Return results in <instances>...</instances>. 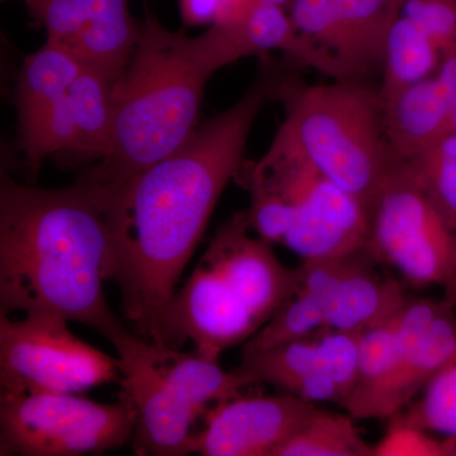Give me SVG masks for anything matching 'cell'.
I'll return each mask as SVG.
<instances>
[{
    "mask_svg": "<svg viewBox=\"0 0 456 456\" xmlns=\"http://www.w3.org/2000/svg\"><path fill=\"white\" fill-rule=\"evenodd\" d=\"M248 191L251 202L246 211L251 230L269 244H283L296 217V209L277 194L256 188Z\"/></svg>",
    "mask_w": 456,
    "mask_h": 456,
    "instance_id": "obj_31",
    "label": "cell"
},
{
    "mask_svg": "<svg viewBox=\"0 0 456 456\" xmlns=\"http://www.w3.org/2000/svg\"><path fill=\"white\" fill-rule=\"evenodd\" d=\"M449 101L436 75H432L384 103L389 141L402 160L446 134L454 110Z\"/></svg>",
    "mask_w": 456,
    "mask_h": 456,
    "instance_id": "obj_19",
    "label": "cell"
},
{
    "mask_svg": "<svg viewBox=\"0 0 456 456\" xmlns=\"http://www.w3.org/2000/svg\"><path fill=\"white\" fill-rule=\"evenodd\" d=\"M245 183L292 204L296 217L283 244L303 261L367 248L368 209L277 134L266 154L246 169Z\"/></svg>",
    "mask_w": 456,
    "mask_h": 456,
    "instance_id": "obj_5",
    "label": "cell"
},
{
    "mask_svg": "<svg viewBox=\"0 0 456 456\" xmlns=\"http://www.w3.org/2000/svg\"><path fill=\"white\" fill-rule=\"evenodd\" d=\"M250 230L248 211L235 213L213 237L202 259L221 273L261 327L292 297L297 270L285 266L272 244L250 236Z\"/></svg>",
    "mask_w": 456,
    "mask_h": 456,
    "instance_id": "obj_14",
    "label": "cell"
},
{
    "mask_svg": "<svg viewBox=\"0 0 456 456\" xmlns=\"http://www.w3.org/2000/svg\"><path fill=\"white\" fill-rule=\"evenodd\" d=\"M45 29L46 41L62 44L114 12L128 8V0H20Z\"/></svg>",
    "mask_w": 456,
    "mask_h": 456,
    "instance_id": "obj_25",
    "label": "cell"
},
{
    "mask_svg": "<svg viewBox=\"0 0 456 456\" xmlns=\"http://www.w3.org/2000/svg\"><path fill=\"white\" fill-rule=\"evenodd\" d=\"M116 82L95 69L84 68L38 130L20 145L33 171L56 152L103 159L113 132Z\"/></svg>",
    "mask_w": 456,
    "mask_h": 456,
    "instance_id": "obj_13",
    "label": "cell"
},
{
    "mask_svg": "<svg viewBox=\"0 0 456 456\" xmlns=\"http://www.w3.org/2000/svg\"><path fill=\"white\" fill-rule=\"evenodd\" d=\"M364 248L336 285L326 314V330L364 334L392 320L408 297L401 283L380 277Z\"/></svg>",
    "mask_w": 456,
    "mask_h": 456,
    "instance_id": "obj_16",
    "label": "cell"
},
{
    "mask_svg": "<svg viewBox=\"0 0 456 456\" xmlns=\"http://www.w3.org/2000/svg\"><path fill=\"white\" fill-rule=\"evenodd\" d=\"M273 456H374L353 416L316 408L310 419Z\"/></svg>",
    "mask_w": 456,
    "mask_h": 456,
    "instance_id": "obj_22",
    "label": "cell"
},
{
    "mask_svg": "<svg viewBox=\"0 0 456 456\" xmlns=\"http://www.w3.org/2000/svg\"><path fill=\"white\" fill-rule=\"evenodd\" d=\"M136 411L121 395L99 403L68 393L0 395V455H99L134 436Z\"/></svg>",
    "mask_w": 456,
    "mask_h": 456,
    "instance_id": "obj_6",
    "label": "cell"
},
{
    "mask_svg": "<svg viewBox=\"0 0 456 456\" xmlns=\"http://www.w3.org/2000/svg\"><path fill=\"white\" fill-rule=\"evenodd\" d=\"M213 26L220 31L236 61L269 51H281L302 65L301 40L283 7L257 4L244 20Z\"/></svg>",
    "mask_w": 456,
    "mask_h": 456,
    "instance_id": "obj_21",
    "label": "cell"
},
{
    "mask_svg": "<svg viewBox=\"0 0 456 456\" xmlns=\"http://www.w3.org/2000/svg\"><path fill=\"white\" fill-rule=\"evenodd\" d=\"M446 298L456 307V277L450 283L445 285Z\"/></svg>",
    "mask_w": 456,
    "mask_h": 456,
    "instance_id": "obj_33",
    "label": "cell"
},
{
    "mask_svg": "<svg viewBox=\"0 0 456 456\" xmlns=\"http://www.w3.org/2000/svg\"><path fill=\"white\" fill-rule=\"evenodd\" d=\"M367 250L417 287L456 277V232L417 184L404 160L369 213Z\"/></svg>",
    "mask_w": 456,
    "mask_h": 456,
    "instance_id": "obj_8",
    "label": "cell"
},
{
    "mask_svg": "<svg viewBox=\"0 0 456 456\" xmlns=\"http://www.w3.org/2000/svg\"><path fill=\"white\" fill-rule=\"evenodd\" d=\"M395 316L388 322L362 334L358 382L350 397L368 391L382 382L398 364L402 356L419 344L426 335L422 338H411L401 334L397 329Z\"/></svg>",
    "mask_w": 456,
    "mask_h": 456,
    "instance_id": "obj_26",
    "label": "cell"
},
{
    "mask_svg": "<svg viewBox=\"0 0 456 456\" xmlns=\"http://www.w3.org/2000/svg\"><path fill=\"white\" fill-rule=\"evenodd\" d=\"M110 261L108 191L83 176L59 189L3 179L0 314H59L110 341L126 329L104 296Z\"/></svg>",
    "mask_w": 456,
    "mask_h": 456,
    "instance_id": "obj_2",
    "label": "cell"
},
{
    "mask_svg": "<svg viewBox=\"0 0 456 456\" xmlns=\"http://www.w3.org/2000/svg\"><path fill=\"white\" fill-rule=\"evenodd\" d=\"M404 163L456 232V132H446Z\"/></svg>",
    "mask_w": 456,
    "mask_h": 456,
    "instance_id": "obj_24",
    "label": "cell"
},
{
    "mask_svg": "<svg viewBox=\"0 0 456 456\" xmlns=\"http://www.w3.org/2000/svg\"><path fill=\"white\" fill-rule=\"evenodd\" d=\"M404 413L426 430L456 440V355Z\"/></svg>",
    "mask_w": 456,
    "mask_h": 456,
    "instance_id": "obj_27",
    "label": "cell"
},
{
    "mask_svg": "<svg viewBox=\"0 0 456 456\" xmlns=\"http://www.w3.org/2000/svg\"><path fill=\"white\" fill-rule=\"evenodd\" d=\"M446 132H456V108L452 110L448 123V130Z\"/></svg>",
    "mask_w": 456,
    "mask_h": 456,
    "instance_id": "obj_35",
    "label": "cell"
},
{
    "mask_svg": "<svg viewBox=\"0 0 456 456\" xmlns=\"http://www.w3.org/2000/svg\"><path fill=\"white\" fill-rule=\"evenodd\" d=\"M59 314L37 312L11 320L0 314L2 392L80 395L122 382L118 358L95 349Z\"/></svg>",
    "mask_w": 456,
    "mask_h": 456,
    "instance_id": "obj_7",
    "label": "cell"
},
{
    "mask_svg": "<svg viewBox=\"0 0 456 456\" xmlns=\"http://www.w3.org/2000/svg\"><path fill=\"white\" fill-rule=\"evenodd\" d=\"M220 47L211 29L189 37L147 13L114 86L110 151L83 178L114 193L178 150L196 130L209 77L230 65Z\"/></svg>",
    "mask_w": 456,
    "mask_h": 456,
    "instance_id": "obj_3",
    "label": "cell"
},
{
    "mask_svg": "<svg viewBox=\"0 0 456 456\" xmlns=\"http://www.w3.org/2000/svg\"><path fill=\"white\" fill-rule=\"evenodd\" d=\"M316 404L296 395H237L207 411L197 435L203 456H273L310 419Z\"/></svg>",
    "mask_w": 456,
    "mask_h": 456,
    "instance_id": "obj_12",
    "label": "cell"
},
{
    "mask_svg": "<svg viewBox=\"0 0 456 456\" xmlns=\"http://www.w3.org/2000/svg\"><path fill=\"white\" fill-rule=\"evenodd\" d=\"M327 301L310 290L296 288L287 302L259 331L248 338L241 354L255 353L314 338L326 330Z\"/></svg>",
    "mask_w": 456,
    "mask_h": 456,
    "instance_id": "obj_23",
    "label": "cell"
},
{
    "mask_svg": "<svg viewBox=\"0 0 456 456\" xmlns=\"http://www.w3.org/2000/svg\"><path fill=\"white\" fill-rule=\"evenodd\" d=\"M260 4H272L279 5V7H285L287 4H292L293 0H256Z\"/></svg>",
    "mask_w": 456,
    "mask_h": 456,
    "instance_id": "obj_34",
    "label": "cell"
},
{
    "mask_svg": "<svg viewBox=\"0 0 456 456\" xmlns=\"http://www.w3.org/2000/svg\"><path fill=\"white\" fill-rule=\"evenodd\" d=\"M388 419L386 434L373 445L374 456H456V440L435 439L402 411Z\"/></svg>",
    "mask_w": 456,
    "mask_h": 456,
    "instance_id": "obj_28",
    "label": "cell"
},
{
    "mask_svg": "<svg viewBox=\"0 0 456 456\" xmlns=\"http://www.w3.org/2000/svg\"><path fill=\"white\" fill-rule=\"evenodd\" d=\"M285 118L277 136L292 145L368 212L402 159L387 132L379 86L364 80H279Z\"/></svg>",
    "mask_w": 456,
    "mask_h": 456,
    "instance_id": "obj_4",
    "label": "cell"
},
{
    "mask_svg": "<svg viewBox=\"0 0 456 456\" xmlns=\"http://www.w3.org/2000/svg\"><path fill=\"white\" fill-rule=\"evenodd\" d=\"M183 20L188 26L213 23L221 0H179Z\"/></svg>",
    "mask_w": 456,
    "mask_h": 456,
    "instance_id": "obj_32",
    "label": "cell"
},
{
    "mask_svg": "<svg viewBox=\"0 0 456 456\" xmlns=\"http://www.w3.org/2000/svg\"><path fill=\"white\" fill-rule=\"evenodd\" d=\"M443 56L430 36L410 18L399 14L389 29L379 84L384 103L408 86L439 70Z\"/></svg>",
    "mask_w": 456,
    "mask_h": 456,
    "instance_id": "obj_20",
    "label": "cell"
},
{
    "mask_svg": "<svg viewBox=\"0 0 456 456\" xmlns=\"http://www.w3.org/2000/svg\"><path fill=\"white\" fill-rule=\"evenodd\" d=\"M83 69L77 57L49 41L26 57L14 89L20 145L38 130Z\"/></svg>",
    "mask_w": 456,
    "mask_h": 456,
    "instance_id": "obj_18",
    "label": "cell"
},
{
    "mask_svg": "<svg viewBox=\"0 0 456 456\" xmlns=\"http://www.w3.org/2000/svg\"><path fill=\"white\" fill-rule=\"evenodd\" d=\"M399 14L430 36L443 59L456 53V0H402Z\"/></svg>",
    "mask_w": 456,
    "mask_h": 456,
    "instance_id": "obj_30",
    "label": "cell"
},
{
    "mask_svg": "<svg viewBox=\"0 0 456 456\" xmlns=\"http://www.w3.org/2000/svg\"><path fill=\"white\" fill-rule=\"evenodd\" d=\"M118 354L122 395L136 411L134 452L141 456L197 454L200 416L164 379L150 355V341L123 330L110 341Z\"/></svg>",
    "mask_w": 456,
    "mask_h": 456,
    "instance_id": "obj_10",
    "label": "cell"
},
{
    "mask_svg": "<svg viewBox=\"0 0 456 456\" xmlns=\"http://www.w3.org/2000/svg\"><path fill=\"white\" fill-rule=\"evenodd\" d=\"M360 338L362 334L334 330H323L316 335L323 365L340 392L341 407L358 382Z\"/></svg>",
    "mask_w": 456,
    "mask_h": 456,
    "instance_id": "obj_29",
    "label": "cell"
},
{
    "mask_svg": "<svg viewBox=\"0 0 456 456\" xmlns=\"http://www.w3.org/2000/svg\"><path fill=\"white\" fill-rule=\"evenodd\" d=\"M259 330L253 314L226 279L200 259L165 308L158 345L179 350L185 341H191L196 353L218 362L224 351L248 341Z\"/></svg>",
    "mask_w": 456,
    "mask_h": 456,
    "instance_id": "obj_11",
    "label": "cell"
},
{
    "mask_svg": "<svg viewBox=\"0 0 456 456\" xmlns=\"http://www.w3.org/2000/svg\"><path fill=\"white\" fill-rule=\"evenodd\" d=\"M253 383H266L305 401L341 404L338 387L327 373L316 336L270 349L241 354L236 368Z\"/></svg>",
    "mask_w": 456,
    "mask_h": 456,
    "instance_id": "obj_17",
    "label": "cell"
},
{
    "mask_svg": "<svg viewBox=\"0 0 456 456\" xmlns=\"http://www.w3.org/2000/svg\"><path fill=\"white\" fill-rule=\"evenodd\" d=\"M402 0H325L305 9L294 26L305 66L332 80L382 77L389 29Z\"/></svg>",
    "mask_w": 456,
    "mask_h": 456,
    "instance_id": "obj_9",
    "label": "cell"
},
{
    "mask_svg": "<svg viewBox=\"0 0 456 456\" xmlns=\"http://www.w3.org/2000/svg\"><path fill=\"white\" fill-rule=\"evenodd\" d=\"M278 77L261 74L228 110L196 128L178 150L110 194L112 261L126 318L158 345L165 308L231 179L244 167L254 123Z\"/></svg>",
    "mask_w": 456,
    "mask_h": 456,
    "instance_id": "obj_1",
    "label": "cell"
},
{
    "mask_svg": "<svg viewBox=\"0 0 456 456\" xmlns=\"http://www.w3.org/2000/svg\"><path fill=\"white\" fill-rule=\"evenodd\" d=\"M455 355L456 307L448 299L422 340L402 356L391 373L373 388L351 395L342 408L354 419H388L410 406Z\"/></svg>",
    "mask_w": 456,
    "mask_h": 456,
    "instance_id": "obj_15",
    "label": "cell"
}]
</instances>
